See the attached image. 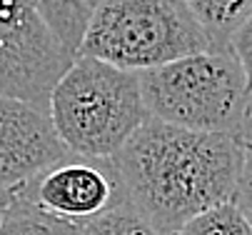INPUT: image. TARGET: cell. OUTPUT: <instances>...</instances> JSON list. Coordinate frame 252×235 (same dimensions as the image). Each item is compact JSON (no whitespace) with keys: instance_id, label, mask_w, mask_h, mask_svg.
<instances>
[{"instance_id":"1","label":"cell","mask_w":252,"mask_h":235,"mask_svg":"<svg viewBox=\"0 0 252 235\" xmlns=\"http://www.w3.org/2000/svg\"><path fill=\"white\" fill-rule=\"evenodd\" d=\"M245 148L235 135L195 133L148 118L110 160L127 203L160 235L230 203Z\"/></svg>"},{"instance_id":"2","label":"cell","mask_w":252,"mask_h":235,"mask_svg":"<svg viewBox=\"0 0 252 235\" xmlns=\"http://www.w3.org/2000/svg\"><path fill=\"white\" fill-rule=\"evenodd\" d=\"M48 120L70 155L113 160L148 123L137 73L75 55L48 98Z\"/></svg>"},{"instance_id":"3","label":"cell","mask_w":252,"mask_h":235,"mask_svg":"<svg viewBox=\"0 0 252 235\" xmlns=\"http://www.w3.org/2000/svg\"><path fill=\"white\" fill-rule=\"evenodd\" d=\"M150 118L195 133L235 135L247 98V75L237 55L205 50L137 73Z\"/></svg>"},{"instance_id":"4","label":"cell","mask_w":252,"mask_h":235,"mask_svg":"<svg viewBox=\"0 0 252 235\" xmlns=\"http://www.w3.org/2000/svg\"><path fill=\"white\" fill-rule=\"evenodd\" d=\"M205 50L218 48L183 0H102L78 55L140 73Z\"/></svg>"},{"instance_id":"5","label":"cell","mask_w":252,"mask_h":235,"mask_svg":"<svg viewBox=\"0 0 252 235\" xmlns=\"http://www.w3.org/2000/svg\"><path fill=\"white\" fill-rule=\"evenodd\" d=\"M73 63L38 13L35 0H0V98L48 110V98Z\"/></svg>"},{"instance_id":"6","label":"cell","mask_w":252,"mask_h":235,"mask_svg":"<svg viewBox=\"0 0 252 235\" xmlns=\"http://www.w3.org/2000/svg\"><path fill=\"white\" fill-rule=\"evenodd\" d=\"M25 193L43 213L67 223H83L123 198L110 160L78 155H67L25 183Z\"/></svg>"},{"instance_id":"7","label":"cell","mask_w":252,"mask_h":235,"mask_svg":"<svg viewBox=\"0 0 252 235\" xmlns=\"http://www.w3.org/2000/svg\"><path fill=\"white\" fill-rule=\"evenodd\" d=\"M67 155L48 113L15 98H0V190L35 180Z\"/></svg>"},{"instance_id":"8","label":"cell","mask_w":252,"mask_h":235,"mask_svg":"<svg viewBox=\"0 0 252 235\" xmlns=\"http://www.w3.org/2000/svg\"><path fill=\"white\" fill-rule=\"evenodd\" d=\"M0 235H78V223L43 213L18 185L0 190Z\"/></svg>"},{"instance_id":"9","label":"cell","mask_w":252,"mask_h":235,"mask_svg":"<svg viewBox=\"0 0 252 235\" xmlns=\"http://www.w3.org/2000/svg\"><path fill=\"white\" fill-rule=\"evenodd\" d=\"M102 0H35L38 13L43 15L45 25L50 28L53 38L67 50L70 55H78L80 43L85 38V30L100 8Z\"/></svg>"},{"instance_id":"10","label":"cell","mask_w":252,"mask_h":235,"mask_svg":"<svg viewBox=\"0 0 252 235\" xmlns=\"http://www.w3.org/2000/svg\"><path fill=\"white\" fill-rule=\"evenodd\" d=\"M218 50H227L232 35L252 15V0H183Z\"/></svg>"},{"instance_id":"11","label":"cell","mask_w":252,"mask_h":235,"mask_svg":"<svg viewBox=\"0 0 252 235\" xmlns=\"http://www.w3.org/2000/svg\"><path fill=\"white\" fill-rule=\"evenodd\" d=\"M78 235H160V233L123 195L102 213L78 223Z\"/></svg>"},{"instance_id":"12","label":"cell","mask_w":252,"mask_h":235,"mask_svg":"<svg viewBox=\"0 0 252 235\" xmlns=\"http://www.w3.org/2000/svg\"><path fill=\"white\" fill-rule=\"evenodd\" d=\"M175 235H252V225L232 203H222L188 220Z\"/></svg>"},{"instance_id":"13","label":"cell","mask_w":252,"mask_h":235,"mask_svg":"<svg viewBox=\"0 0 252 235\" xmlns=\"http://www.w3.org/2000/svg\"><path fill=\"white\" fill-rule=\"evenodd\" d=\"M230 203H232V205L245 215V220L252 225V150H245V155H242L237 185H235V193H232Z\"/></svg>"},{"instance_id":"14","label":"cell","mask_w":252,"mask_h":235,"mask_svg":"<svg viewBox=\"0 0 252 235\" xmlns=\"http://www.w3.org/2000/svg\"><path fill=\"white\" fill-rule=\"evenodd\" d=\"M230 50L237 55L242 70H245V75H247V85L252 88V15L240 25V30L232 35Z\"/></svg>"},{"instance_id":"15","label":"cell","mask_w":252,"mask_h":235,"mask_svg":"<svg viewBox=\"0 0 252 235\" xmlns=\"http://www.w3.org/2000/svg\"><path fill=\"white\" fill-rule=\"evenodd\" d=\"M235 138H237V143L245 150H252V88L247 90L242 115H240V123H237V130H235Z\"/></svg>"}]
</instances>
